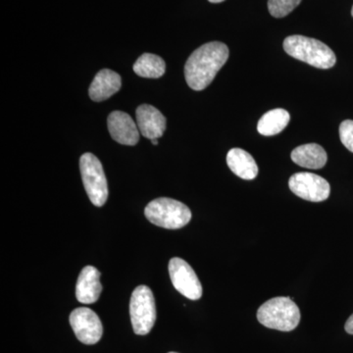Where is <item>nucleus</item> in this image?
Masks as SVG:
<instances>
[{
	"mask_svg": "<svg viewBox=\"0 0 353 353\" xmlns=\"http://www.w3.org/2000/svg\"><path fill=\"white\" fill-rule=\"evenodd\" d=\"M139 132L146 139L161 138L166 130V118L157 108L148 104L139 106L136 111Z\"/></svg>",
	"mask_w": 353,
	"mask_h": 353,
	"instance_id": "obj_11",
	"label": "nucleus"
},
{
	"mask_svg": "<svg viewBox=\"0 0 353 353\" xmlns=\"http://www.w3.org/2000/svg\"><path fill=\"white\" fill-rule=\"evenodd\" d=\"M229 58L226 44L212 41L203 44L192 53L185 65V77L188 85L194 90L208 87Z\"/></svg>",
	"mask_w": 353,
	"mask_h": 353,
	"instance_id": "obj_1",
	"label": "nucleus"
},
{
	"mask_svg": "<svg viewBox=\"0 0 353 353\" xmlns=\"http://www.w3.org/2000/svg\"><path fill=\"white\" fill-rule=\"evenodd\" d=\"M122 80L119 74L110 69H103L94 77L88 94L94 101H103L119 92Z\"/></svg>",
	"mask_w": 353,
	"mask_h": 353,
	"instance_id": "obj_13",
	"label": "nucleus"
},
{
	"mask_svg": "<svg viewBox=\"0 0 353 353\" xmlns=\"http://www.w3.org/2000/svg\"><path fill=\"white\" fill-rule=\"evenodd\" d=\"M130 316L134 334L145 336L152 331L157 321V307L152 290L148 285H139L132 292Z\"/></svg>",
	"mask_w": 353,
	"mask_h": 353,
	"instance_id": "obj_5",
	"label": "nucleus"
},
{
	"mask_svg": "<svg viewBox=\"0 0 353 353\" xmlns=\"http://www.w3.org/2000/svg\"><path fill=\"white\" fill-rule=\"evenodd\" d=\"M145 215L152 224L164 229L176 230L189 224L192 211L183 202L160 197L148 204Z\"/></svg>",
	"mask_w": 353,
	"mask_h": 353,
	"instance_id": "obj_4",
	"label": "nucleus"
},
{
	"mask_svg": "<svg viewBox=\"0 0 353 353\" xmlns=\"http://www.w3.org/2000/svg\"><path fill=\"white\" fill-rule=\"evenodd\" d=\"M290 119V113L285 109H273L262 116L257 125V130L263 136H275L288 126Z\"/></svg>",
	"mask_w": 353,
	"mask_h": 353,
	"instance_id": "obj_16",
	"label": "nucleus"
},
{
	"mask_svg": "<svg viewBox=\"0 0 353 353\" xmlns=\"http://www.w3.org/2000/svg\"><path fill=\"white\" fill-rule=\"evenodd\" d=\"M208 1L212 2V3H220V2L224 1V0H208Z\"/></svg>",
	"mask_w": 353,
	"mask_h": 353,
	"instance_id": "obj_21",
	"label": "nucleus"
},
{
	"mask_svg": "<svg viewBox=\"0 0 353 353\" xmlns=\"http://www.w3.org/2000/svg\"><path fill=\"white\" fill-rule=\"evenodd\" d=\"M81 175L88 199L95 206H103L108 199V185L103 167L92 153H85L80 159Z\"/></svg>",
	"mask_w": 353,
	"mask_h": 353,
	"instance_id": "obj_6",
	"label": "nucleus"
},
{
	"mask_svg": "<svg viewBox=\"0 0 353 353\" xmlns=\"http://www.w3.org/2000/svg\"><path fill=\"white\" fill-rule=\"evenodd\" d=\"M257 319L267 328L290 332L301 322V310L290 297H274L260 306Z\"/></svg>",
	"mask_w": 353,
	"mask_h": 353,
	"instance_id": "obj_3",
	"label": "nucleus"
},
{
	"mask_svg": "<svg viewBox=\"0 0 353 353\" xmlns=\"http://www.w3.org/2000/svg\"><path fill=\"white\" fill-rule=\"evenodd\" d=\"M345 329L347 334H353V314L348 318L345 325Z\"/></svg>",
	"mask_w": 353,
	"mask_h": 353,
	"instance_id": "obj_20",
	"label": "nucleus"
},
{
	"mask_svg": "<svg viewBox=\"0 0 353 353\" xmlns=\"http://www.w3.org/2000/svg\"><path fill=\"white\" fill-rule=\"evenodd\" d=\"M301 2V0H269V12L273 17L283 18L294 11Z\"/></svg>",
	"mask_w": 353,
	"mask_h": 353,
	"instance_id": "obj_18",
	"label": "nucleus"
},
{
	"mask_svg": "<svg viewBox=\"0 0 353 353\" xmlns=\"http://www.w3.org/2000/svg\"><path fill=\"white\" fill-rule=\"evenodd\" d=\"M290 157L294 163L308 169H321L328 160L327 152L317 143L297 146Z\"/></svg>",
	"mask_w": 353,
	"mask_h": 353,
	"instance_id": "obj_15",
	"label": "nucleus"
},
{
	"mask_svg": "<svg viewBox=\"0 0 353 353\" xmlns=\"http://www.w3.org/2000/svg\"><path fill=\"white\" fill-rule=\"evenodd\" d=\"M168 353H178V352H168Z\"/></svg>",
	"mask_w": 353,
	"mask_h": 353,
	"instance_id": "obj_24",
	"label": "nucleus"
},
{
	"mask_svg": "<svg viewBox=\"0 0 353 353\" xmlns=\"http://www.w3.org/2000/svg\"><path fill=\"white\" fill-rule=\"evenodd\" d=\"M158 139H152V145H158Z\"/></svg>",
	"mask_w": 353,
	"mask_h": 353,
	"instance_id": "obj_22",
	"label": "nucleus"
},
{
	"mask_svg": "<svg viewBox=\"0 0 353 353\" xmlns=\"http://www.w3.org/2000/svg\"><path fill=\"white\" fill-rule=\"evenodd\" d=\"M289 185L290 190L296 196L312 202L326 201L331 192V188L327 180L307 172H301L290 176Z\"/></svg>",
	"mask_w": 353,
	"mask_h": 353,
	"instance_id": "obj_9",
	"label": "nucleus"
},
{
	"mask_svg": "<svg viewBox=\"0 0 353 353\" xmlns=\"http://www.w3.org/2000/svg\"><path fill=\"white\" fill-rule=\"evenodd\" d=\"M340 138L343 145L353 152V121L345 120L340 126Z\"/></svg>",
	"mask_w": 353,
	"mask_h": 353,
	"instance_id": "obj_19",
	"label": "nucleus"
},
{
	"mask_svg": "<svg viewBox=\"0 0 353 353\" xmlns=\"http://www.w3.org/2000/svg\"><path fill=\"white\" fill-rule=\"evenodd\" d=\"M101 272L94 266H85L79 275L76 285V296L79 303L92 304L99 301L102 292Z\"/></svg>",
	"mask_w": 353,
	"mask_h": 353,
	"instance_id": "obj_12",
	"label": "nucleus"
},
{
	"mask_svg": "<svg viewBox=\"0 0 353 353\" xmlns=\"http://www.w3.org/2000/svg\"><path fill=\"white\" fill-rule=\"evenodd\" d=\"M227 164L234 175L253 180L259 175V166L252 155L241 148H233L227 154Z\"/></svg>",
	"mask_w": 353,
	"mask_h": 353,
	"instance_id": "obj_14",
	"label": "nucleus"
},
{
	"mask_svg": "<svg viewBox=\"0 0 353 353\" xmlns=\"http://www.w3.org/2000/svg\"><path fill=\"white\" fill-rule=\"evenodd\" d=\"M108 130L114 141L124 145H136L139 141V130L129 114L114 111L108 116Z\"/></svg>",
	"mask_w": 353,
	"mask_h": 353,
	"instance_id": "obj_10",
	"label": "nucleus"
},
{
	"mask_svg": "<svg viewBox=\"0 0 353 353\" xmlns=\"http://www.w3.org/2000/svg\"><path fill=\"white\" fill-rule=\"evenodd\" d=\"M134 73L143 78L158 79L164 75L166 64L161 57L152 53H145L134 64Z\"/></svg>",
	"mask_w": 353,
	"mask_h": 353,
	"instance_id": "obj_17",
	"label": "nucleus"
},
{
	"mask_svg": "<svg viewBox=\"0 0 353 353\" xmlns=\"http://www.w3.org/2000/svg\"><path fill=\"white\" fill-rule=\"evenodd\" d=\"M169 274L174 288L183 296L197 301L202 296V285L196 272L187 261L174 257L169 262Z\"/></svg>",
	"mask_w": 353,
	"mask_h": 353,
	"instance_id": "obj_7",
	"label": "nucleus"
},
{
	"mask_svg": "<svg viewBox=\"0 0 353 353\" xmlns=\"http://www.w3.org/2000/svg\"><path fill=\"white\" fill-rule=\"evenodd\" d=\"M284 50L290 57L319 69H330L336 62L334 51L318 39L303 36L288 37Z\"/></svg>",
	"mask_w": 353,
	"mask_h": 353,
	"instance_id": "obj_2",
	"label": "nucleus"
},
{
	"mask_svg": "<svg viewBox=\"0 0 353 353\" xmlns=\"http://www.w3.org/2000/svg\"><path fill=\"white\" fill-rule=\"evenodd\" d=\"M69 321L77 339L81 343L92 345L101 341L103 327L99 316L92 309L76 308L70 314Z\"/></svg>",
	"mask_w": 353,
	"mask_h": 353,
	"instance_id": "obj_8",
	"label": "nucleus"
},
{
	"mask_svg": "<svg viewBox=\"0 0 353 353\" xmlns=\"http://www.w3.org/2000/svg\"><path fill=\"white\" fill-rule=\"evenodd\" d=\"M352 17H353V7H352Z\"/></svg>",
	"mask_w": 353,
	"mask_h": 353,
	"instance_id": "obj_23",
	"label": "nucleus"
}]
</instances>
